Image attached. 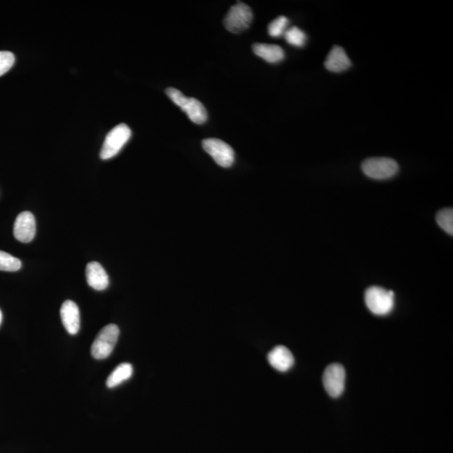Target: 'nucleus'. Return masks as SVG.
<instances>
[{"label":"nucleus","instance_id":"f257e3e1","mask_svg":"<svg viewBox=\"0 0 453 453\" xmlns=\"http://www.w3.org/2000/svg\"><path fill=\"white\" fill-rule=\"evenodd\" d=\"M365 304L368 309L377 316H386L395 307V293L380 286L369 287L365 291Z\"/></svg>","mask_w":453,"mask_h":453},{"label":"nucleus","instance_id":"f03ea898","mask_svg":"<svg viewBox=\"0 0 453 453\" xmlns=\"http://www.w3.org/2000/svg\"><path fill=\"white\" fill-rule=\"evenodd\" d=\"M169 98L175 102L185 113L189 119L196 124H203L207 120V112L204 105L194 98H187L183 93L174 88L165 91Z\"/></svg>","mask_w":453,"mask_h":453},{"label":"nucleus","instance_id":"7ed1b4c3","mask_svg":"<svg viewBox=\"0 0 453 453\" xmlns=\"http://www.w3.org/2000/svg\"><path fill=\"white\" fill-rule=\"evenodd\" d=\"M120 336V329L115 324H109L102 329L97 335L91 353L95 360H105L111 355Z\"/></svg>","mask_w":453,"mask_h":453},{"label":"nucleus","instance_id":"20e7f679","mask_svg":"<svg viewBox=\"0 0 453 453\" xmlns=\"http://www.w3.org/2000/svg\"><path fill=\"white\" fill-rule=\"evenodd\" d=\"M362 170L369 178L386 180L392 178L399 171L396 161L386 157H373L365 160L362 164Z\"/></svg>","mask_w":453,"mask_h":453},{"label":"nucleus","instance_id":"39448f33","mask_svg":"<svg viewBox=\"0 0 453 453\" xmlns=\"http://www.w3.org/2000/svg\"><path fill=\"white\" fill-rule=\"evenodd\" d=\"M253 21V12L250 6L238 2L230 8L223 19L225 28L232 33L238 34L249 28Z\"/></svg>","mask_w":453,"mask_h":453},{"label":"nucleus","instance_id":"423d86ee","mask_svg":"<svg viewBox=\"0 0 453 453\" xmlns=\"http://www.w3.org/2000/svg\"><path fill=\"white\" fill-rule=\"evenodd\" d=\"M131 131L125 124H120L114 127L106 136L100 152L102 160L113 158L131 139Z\"/></svg>","mask_w":453,"mask_h":453},{"label":"nucleus","instance_id":"0eeeda50","mask_svg":"<svg viewBox=\"0 0 453 453\" xmlns=\"http://www.w3.org/2000/svg\"><path fill=\"white\" fill-rule=\"evenodd\" d=\"M204 151L212 157L220 167H230L234 163V151L221 140L210 138L203 141Z\"/></svg>","mask_w":453,"mask_h":453},{"label":"nucleus","instance_id":"6e6552de","mask_svg":"<svg viewBox=\"0 0 453 453\" xmlns=\"http://www.w3.org/2000/svg\"><path fill=\"white\" fill-rule=\"evenodd\" d=\"M345 380V369L344 366L340 364H330L323 373V385L326 391L333 398L340 397L344 393Z\"/></svg>","mask_w":453,"mask_h":453},{"label":"nucleus","instance_id":"1a4fd4ad","mask_svg":"<svg viewBox=\"0 0 453 453\" xmlns=\"http://www.w3.org/2000/svg\"><path fill=\"white\" fill-rule=\"evenodd\" d=\"M37 225L35 216L30 212H22L15 219L14 235L19 242L29 243L35 238Z\"/></svg>","mask_w":453,"mask_h":453},{"label":"nucleus","instance_id":"9d476101","mask_svg":"<svg viewBox=\"0 0 453 453\" xmlns=\"http://www.w3.org/2000/svg\"><path fill=\"white\" fill-rule=\"evenodd\" d=\"M61 318L63 326L71 335L77 334L80 329V312L73 301H66L61 307Z\"/></svg>","mask_w":453,"mask_h":453},{"label":"nucleus","instance_id":"9b49d317","mask_svg":"<svg viewBox=\"0 0 453 453\" xmlns=\"http://www.w3.org/2000/svg\"><path fill=\"white\" fill-rule=\"evenodd\" d=\"M268 361L275 369L279 372H286L293 368L295 362L293 354L284 346H275L268 354Z\"/></svg>","mask_w":453,"mask_h":453},{"label":"nucleus","instance_id":"f8f14e48","mask_svg":"<svg viewBox=\"0 0 453 453\" xmlns=\"http://www.w3.org/2000/svg\"><path fill=\"white\" fill-rule=\"evenodd\" d=\"M86 281L96 290H104L109 286V275L98 262H90L86 268Z\"/></svg>","mask_w":453,"mask_h":453},{"label":"nucleus","instance_id":"ddd939ff","mask_svg":"<svg viewBox=\"0 0 453 453\" xmlns=\"http://www.w3.org/2000/svg\"><path fill=\"white\" fill-rule=\"evenodd\" d=\"M351 66L348 55L341 46H335L326 59L325 68L333 73H342Z\"/></svg>","mask_w":453,"mask_h":453},{"label":"nucleus","instance_id":"4468645a","mask_svg":"<svg viewBox=\"0 0 453 453\" xmlns=\"http://www.w3.org/2000/svg\"><path fill=\"white\" fill-rule=\"evenodd\" d=\"M253 50L255 55L270 63H277L285 58V53L283 49L277 45L256 43L253 46Z\"/></svg>","mask_w":453,"mask_h":453},{"label":"nucleus","instance_id":"2eb2a0df","mask_svg":"<svg viewBox=\"0 0 453 453\" xmlns=\"http://www.w3.org/2000/svg\"><path fill=\"white\" fill-rule=\"evenodd\" d=\"M133 366L129 362H123L110 373L106 385L109 389L117 387L124 381L131 379L133 376Z\"/></svg>","mask_w":453,"mask_h":453},{"label":"nucleus","instance_id":"dca6fc26","mask_svg":"<svg viewBox=\"0 0 453 453\" xmlns=\"http://www.w3.org/2000/svg\"><path fill=\"white\" fill-rule=\"evenodd\" d=\"M21 261L19 259L0 250V270L15 272L21 269Z\"/></svg>","mask_w":453,"mask_h":453},{"label":"nucleus","instance_id":"f3484780","mask_svg":"<svg viewBox=\"0 0 453 453\" xmlns=\"http://www.w3.org/2000/svg\"><path fill=\"white\" fill-rule=\"evenodd\" d=\"M284 37L291 46L302 47L306 44V35L298 27L294 26L287 29Z\"/></svg>","mask_w":453,"mask_h":453},{"label":"nucleus","instance_id":"a211bd4d","mask_svg":"<svg viewBox=\"0 0 453 453\" xmlns=\"http://www.w3.org/2000/svg\"><path fill=\"white\" fill-rule=\"evenodd\" d=\"M436 222L447 234H453V210L452 208H445L436 215Z\"/></svg>","mask_w":453,"mask_h":453},{"label":"nucleus","instance_id":"6ab92c4d","mask_svg":"<svg viewBox=\"0 0 453 453\" xmlns=\"http://www.w3.org/2000/svg\"><path fill=\"white\" fill-rule=\"evenodd\" d=\"M288 23V19L286 17H279L270 24L268 33L272 37H281L285 34Z\"/></svg>","mask_w":453,"mask_h":453},{"label":"nucleus","instance_id":"aec40b11","mask_svg":"<svg viewBox=\"0 0 453 453\" xmlns=\"http://www.w3.org/2000/svg\"><path fill=\"white\" fill-rule=\"evenodd\" d=\"M15 61L14 54L10 51H0V76L10 71L13 66Z\"/></svg>","mask_w":453,"mask_h":453},{"label":"nucleus","instance_id":"412c9836","mask_svg":"<svg viewBox=\"0 0 453 453\" xmlns=\"http://www.w3.org/2000/svg\"><path fill=\"white\" fill-rule=\"evenodd\" d=\"M2 318H3L2 313H1V310H0V325H1Z\"/></svg>","mask_w":453,"mask_h":453}]
</instances>
